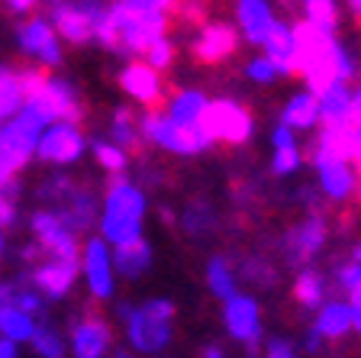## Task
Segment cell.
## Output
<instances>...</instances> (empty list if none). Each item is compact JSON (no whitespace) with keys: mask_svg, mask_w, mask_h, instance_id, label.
<instances>
[{"mask_svg":"<svg viewBox=\"0 0 361 358\" xmlns=\"http://www.w3.org/2000/svg\"><path fill=\"white\" fill-rule=\"evenodd\" d=\"M352 261H358V265H361V242L352 249Z\"/></svg>","mask_w":361,"mask_h":358,"instance_id":"cell-53","label":"cell"},{"mask_svg":"<svg viewBox=\"0 0 361 358\" xmlns=\"http://www.w3.org/2000/svg\"><path fill=\"white\" fill-rule=\"evenodd\" d=\"M293 300L307 310H316V306L326 300V278L313 268H303L293 281Z\"/></svg>","mask_w":361,"mask_h":358,"instance_id":"cell-29","label":"cell"},{"mask_svg":"<svg viewBox=\"0 0 361 358\" xmlns=\"http://www.w3.org/2000/svg\"><path fill=\"white\" fill-rule=\"evenodd\" d=\"M139 129H142V139L155 142L161 149L174 152V155H200L203 149H210L213 139L203 126H184V123H174L171 117H165L161 110H149L139 119Z\"/></svg>","mask_w":361,"mask_h":358,"instance_id":"cell-4","label":"cell"},{"mask_svg":"<svg viewBox=\"0 0 361 358\" xmlns=\"http://www.w3.org/2000/svg\"><path fill=\"white\" fill-rule=\"evenodd\" d=\"M271 145H274V149H284V145H297V142H293V129H287L284 123H278V126L271 129Z\"/></svg>","mask_w":361,"mask_h":358,"instance_id":"cell-44","label":"cell"},{"mask_svg":"<svg viewBox=\"0 0 361 358\" xmlns=\"http://www.w3.org/2000/svg\"><path fill=\"white\" fill-rule=\"evenodd\" d=\"M316 100H319V123L326 129H345L352 126L355 117V90L348 84L336 81L326 84L323 90H316Z\"/></svg>","mask_w":361,"mask_h":358,"instance_id":"cell-16","label":"cell"},{"mask_svg":"<svg viewBox=\"0 0 361 358\" xmlns=\"http://www.w3.org/2000/svg\"><path fill=\"white\" fill-rule=\"evenodd\" d=\"M242 275L252 284H258V287H271V284L278 281V271L271 268L268 258H245L242 261Z\"/></svg>","mask_w":361,"mask_h":358,"instance_id":"cell-37","label":"cell"},{"mask_svg":"<svg viewBox=\"0 0 361 358\" xmlns=\"http://www.w3.org/2000/svg\"><path fill=\"white\" fill-rule=\"evenodd\" d=\"M313 165H316V178H319V191H323L329 201L342 203L355 194V187H358V174H355L352 162H348L342 152H336L329 142L319 136L313 145Z\"/></svg>","mask_w":361,"mask_h":358,"instance_id":"cell-5","label":"cell"},{"mask_svg":"<svg viewBox=\"0 0 361 358\" xmlns=\"http://www.w3.org/2000/svg\"><path fill=\"white\" fill-rule=\"evenodd\" d=\"M104 4L100 0H55L52 4V20H55V30L68 39V42H87L94 39V30H97V20L104 16Z\"/></svg>","mask_w":361,"mask_h":358,"instance_id":"cell-9","label":"cell"},{"mask_svg":"<svg viewBox=\"0 0 361 358\" xmlns=\"http://www.w3.org/2000/svg\"><path fill=\"white\" fill-rule=\"evenodd\" d=\"M245 78L248 81H255V84H274L278 78H284V71H281L268 55H262V59H252L245 65Z\"/></svg>","mask_w":361,"mask_h":358,"instance_id":"cell-38","label":"cell"},{"mask_svg":"<svg viewBox=\"0 0 361 358\" xmlns=\"http://www.w3.org/2000/svg\"><path fill=\"white\" fill-rule=\"evenodd\" d=\"M200 358H226V349L216 345V342H210V345H203L200 349Z\"/></svg>","mask_w":361,"mask_h":358,"instance_id":"cell-47","label":"cell"},{"mask_svg":"<svg viewBox=\"0 0 361 358\" xmlns=\"http://www.w3.org/2000/svg\"><path fill=\"white\" fill-rule=\"evenodd\" d=\"M323 345H326V339L319 336L316 329H310V333H307V339H303V349H307L310 355H319V352H323Z\"/></svg>","mask_w":361,"mask_h":358,"instance_id":"cell-45","label":"cell"},{"mask_svg":"<svg viewBox=\"0 0 361 358\" xmlns=\"http://www.w3.org/2000/svg\"><path fill=\"white\" fill-rule=\"evenodd\" d=\"M352 329L361 333V310H352Z\"/></svg>","mask_w":361,"mask_h":358,"instance_id":"cell-52","label":"cell"},{"mask_svg":"<svg viewBox=\"0 0 361 358\" xmlns=\"http://www.w3.org/2000/svg\"><path fill=\"white\" fill-rule=\"evenodd\" d=\"M26 107H32L45 123H75L78 126V119L84 117V104L78 97V90L59 78H49L36 94H30Z\"/></svg>","mask_w":361,"mask_h":358,"instance_id":"cell-7","label":"cell"},{"mask_svg":"<svg viewBox=\"0 0 361 358\" xmlns=\"http://www.w3.org/2000/svg\"><path fill=\"white\" fill-rule=\"evenodd\" d=\"M120 316L126 323V336L145 355H155L168 345L171 339V320H174V304L171 300H149L142 306L120 304Z\"/></svg>","mask_w":361,"mask_h":358,"instance_id":"cell-3","label":"cell"},{"mask_svg":"<svg viewBox=\"0 0 361 358\" xmlns=\"http://www.w3.org/2000/svg\"><path fill=\"white\" fill-rule=\"evenodd\" d=\"M165 7H158L152 0H116L97 20L94 39L116 55H145V49L165 36Z\"/></svg>","mask_w":361,"mask_h":358,"instance_id":"cell-1","label":"cell"},{"mask_svg":"<svg viewBox=\"0 0 361 358\" xmlns=\"http://www.w3.org/2000/svg\"><path fill=\"white\" fill-rule=\"evenodd\" d=\"M264 358H297V352H293V345L284 342V339H271Z\"/></svg>","mask_w":361,"mask_h":358,"instance_id":"cell-43","label":"cell"},{"mask_svg":"<svg viewBox=\"0 0 361 358\" xmlns=\"http://www.w3.org/2000/svg\"><path fill=\"white\" fill-rule=\"evenodd\" d=\"M348 306H352V310H361V281L348 291Z\"/></svg>","mask_w":361,"mask_h":358,"instance_id":"cell-49","label":"cell"},{"mask_svg":"<svg viewBox=\"0 0 361 358\" xmlns=\"http://www.w3.org/2000/svg\"><path fill=\"white\" fill-rule=\"evenodd\" d=\"M39 158L42 162H55V165H68L81 158L84 152V133L75 126V123H55L45 136H39L36 145Z\"/></svg>","mask_w":361,"mask_h":358,"instance_id":"cell-15","label":"cell"},{"mask_svg":"<svg viewBox=\"0 0 361 358\" xmlns=\"http://www.w3.org/2000/svg\"><path fill=\"white\" fill-rule=\"evenodd\" d=\"M16 181H10V184H4L0 187V229H10L13 226V220H16Z\"/></svg>","mask_w":361,"mask_h":358,"instance_id":"cell-41","label":"cell"},{"mask_svg":"<svg viewBox=\"0 0 361 358\" xmlns=\"http://www.w3.org/2000/svg\"><path fill=\"white\" fill-rule=\"evenodd\" d=\"M281 123H284L287 129H313L316 123H319V100H316L313 90H303V94H293L290 104L284 107V113H281Z\"/></svg>","mask_w":361,"mask_h":358,"instance_id":"cell-26","label":"cell"},{"mask_svg":"<svg viewBox=\"0 0 361 358\" xmlns=\"http://www.w3.org/2000/svg\"><path fill=\"white\" fill-rule=\"evenodd\" d=\"M235 45H239V30L216 20V23H203L194 45H190V52H194V59L200 65H219V61H226L235 52Z\"/></svg>","mask_w":361,"mask_h":358,"instance_id":"cell-13","label":"cell"},{"mask_svg":"<svg viewBox=\"0 0 361 358\" xmlns=\"http://www.w3.org/2000/svg\"><path fill=\"white\" fill-rule=\"evenodd\" d=\"M235 30L242 32V39L252 45H262L264 36H268L271 23H274V13H271L268 0H235Z\"/></svg>","mask_w":361,"mask_h":358,"instance_id":"cell-18","label":"cell"},{"mask_svg":"<svg viewBox=\"0 0 361 358\" xmlns=\"http://www.w3.org/2000/svg\"><path fill=\"white\" fill-rule=\"evenodd\" d=\"M94 158L100 162V168H106L110 174H123L126 172V165H129V155L120 149V145H113V142H104V139H97L94 145Z\"/></svg>","mask_w":361,"mask_h":358,"instance_id":"cell-35","label":"cell"},{"mask_svg":"<svg viewBox=\"0 0 361 358\" xmlns=\"http://www.w3.org/2000/svg\"><path fill=\"white\" fill-rule=\"evenodd\" d=\"M207 287H210V294L219 300H229L235 294V271L223 255H213V258L207 261Z\"/></svg>","mask_w":361,"mask_h":358,"instance_id":"cell-31","label":"cell"},{"mask_svg":"<svg viewBox=\"0 0 361 358\" xmlns=\"http://www.w3.org/2000/svg\"><path fill=\"white\" fill-rule=\"evenodd\" d=\"M300 10H303V23H307V26L336 36V30H338V4L336 0H303Z\"/></svg>","mask_w":361,"mask_h":358,"instance_id":"cell-30","label":"cell"},{"mask_svg":"<svg viewBox=\"0 0 361 358\" xmlns=\"http://www.w3.org/2000/svg\"><path fill=\"white\" fill-rule=\"evenodd\" d=\"M116 358H129V355H123V352H120V355H116Z\"/></svg>","mask_w":361,"mask_h":358,"instance_id":"cell-56","label":"cell"},{"mask_svg":"<svg viewBox=\"0 0 361 358\" xmlns=\"http://www.w3.org/2000/svg\"><path fill=\"white\" fill-rule=\"evenodd\" d=\"M326 236H329V226L319 213H310L303 223H297L290 232L284 236V255L290 265H307L319 255V249L326 246Z\"/></svg>","mask_w":361,"mask_h":358,"instance_id":"cell-11","label":"cell"},{"mask_svg":"<svg viewBox=\"0 0 361 358\" xmlns=\"http://www.w3.org/2000/svg\"><path fill=\"white\" fill-rule=\"evenodd\" d=\"M23 100H26V94H23V88H20L16 71L0 68V126H4V119H10L13 113H20Z\"/></svg>","mask_w":361,"mask_h":358,"instance_id":"cell-32","label":"cell"},{"mask_svg":"<svg viewBox=\"0 0 361 358\" xmlns=\"http://www.w3.org/2000/svg\"><path fill=\"white\" fill-rule=\"evenodd\" d=\"M316 333L323 339H342L352 329V306L348 300H323L316 306Z\"/></svg>","mask_w":361,"mask_h":358,"instance_id":"cell-23","label":"cell"},{"mask_svg":"<svg viewBox=\"0 0 361 358\" xmlns=\"http://www.w3.org/2000/svg\"><path fill=\"white\" fill-rule=\"evenodd\" d=\"M223 323L226 333L239 342L252 345L262 339V314H258V304L245 294H233L229 300H223Z\"/></svg>","mask_w":361,"mask_h":358,"instance_id":"cell-14","label":"cell"},{"mask_svg":"<svg viewBox=\"0 0 361 358\" xmlns=\"http://www.w3.org/2000/svg\"><path fill=\"white\" fill-rule=\"evenodd\" d=\"M0 358H16L13 342H10V339H0Z\"/></svg>","mask_w":361,"mask_h":358,"instance_id":"cell-50","label":"cell"},{"mask_svg":"<svg viewBox=\"0 0 361 358\" xmlns=\"http://www.w3.org/2000/svg\"><path fill=\"white\" fill-rule=\"evenodd\" d=\"M84 275H87L90 294L97 300L113 297V258L104 239H90L84 249Z\"/></svg>","mask_w":361,"mask_h":358,"instance_id":"cell-17","label":"cell"},{"mask_svg":"<svg viewBox=\"0 0 361 358\" xmlns=\"http://www.w3.org/2000/svg\"><path fill=\"white\" fill-rule=\"evenodd\" d=\"M113 336L110 326H106L100 316H87L75 326V336H71V352L75 358H104V352L110 349Z\"/></svg>","mask_w":361,"mask_h":358,"instance_id":"cell-20","label":"cell"},{"mask_svg":"<svg viewBox=\"0 0 361 358\" xmlns=\"http://www.w3.org/2000/svg\"><path fill=\"white\" fill-rule=\"evenodd\" d=\"M20 45H23V52L42 59L45 65H59L61 61V49H59V39H55V30L45 20L23 23L20 26Z\"/></svg>","mask_w":361,"mask_h":358,"instance_id":"cell-19","label":"cell"},{"mask_svg":"<svg viewBox=\"0 0 361 358\" xmlns=\"http://www.w3.org/2000/svg\"><path fill=\"white\" fill-rule=\"evenodd\" d=\"M142 217H145V197L142 191L133 184L129 178L116 174L106 191V207L100 217V232L106 242L123 246L129 239L142 236Z\"/></svg>","mask_w":361,"mask_h":358,"instance_id":"cell-2","label":"cell"},{"mask_svg":"<svg viewBox=\"0 0 361 358\" xmlns=\"http://www.w3.org/2000/svg\"><path fill=\"white\" fill-rule=\"evenodd\" d=\"M297 168H300V149H297V145L274 149V155H271V172L278 174V178H284V174H293Z\"/></svg>","mask_w":361,"mask_h":358,"instance_id":"cell-39","label":"cell"},{"mask_svg":"<svg viewBox=\"0 0 361 358\" xmlns=\"http://www.w3.org/2000/svg\"><path fill=\"white\" fill-rule=\"evenodd\" d=\"M13 174H16V168H13V165H10L4 155H0V187L10 184V181H13Z\"/></svg>","mask_w":361,"mask_h":358,"instance_id":"cell-46","label":"cell"},{"mask_svg":"<svg viewBox=\"0 0 361 358\" xmlns=\"http://www.w3.org/2000/svg\"><path fill=\"white\" fill-rule=\"evenodd\" d=\"M10 10H16V13H26V10L36 7V0H7Z\"/></svg>","mask_w":361,"mask_h":358,"instance_id":"cell-48","label":"cell"},{"mask_svg":"<svg viewBox=\"0 0 361 358\" xmlns=\"http://www.w3.org/2000/svg\"><path fill=\"white\" fill-rule=\"evenodd\" d=\"M152 4H158V7H168V4H174V0H152Z\"/></svg>","mask_w":361,"mask_h":358,"instance_id":"cell-54","label":"cell"},{"mask_svg":"<svg viewBox=\"0 0 361 358\" xmlns=\"http://www.w3.org/2000/svg\"><path fill=\"white\" fill-rule=\"evenodd\" d=\"M75 278H78V261H68V258H52L32 271V284L45 297H65L71 291Z\"/></svg>","mask_w":361,"mask_h":358,"instance_id":"cell-21","label":"cell"},{"mask_svg":"<svg viewBox=\"0 0 361 358\" xmlns=\"http://www.w3.org/2000/svg\"><path fill=\"white\" fill-rule=\"evenodd\" d=\"M332 278H336V284L342 287V291H352L355 284L361 281V265L358 261H345V265H338Z\"/></svg>","mask_w":361,"mask_h":358,"instance_id":"cell-42","label":"cell"},{"mask_svg":"<svg viewBox=\"0 0 361 358\" xmlns=\"http://www.w3.org/2000/svg\"><path fill=\"white\" fill-rule=\"evenodd\" d=\"M207 104H210V100L203 97L200 90H178V94L168 100V117H171L174 123H184V126H200Z\"/></svg>","mask_w":361,"mask_h":358,"instance_id":"cell-28","label":"cell"},{"mask_svg":"<svg viewBox=\"0 0 361 358\" xmlns=\"http://www.w3.org/2000/svg\"><path fill=\"white\" fill-rule=\"evenodd\" d=\"M0 252H4V239H0Z\"/></svg>","mask_w":361,"mask_h":358,"instance_id":"cell-55","label":"cell"},{"mask_svg":"<svg viewBox=\"0 0 361 358\" xmlns=\"http://www.w3.org/2000/svg\"><path fill=\"white\" fill-rule=\"evenodd\" d=\"M145 59H149V65L155 68V71H165V68H171V61H174V45L161 36L158 42H152L149 49H145Z\"/></svg>","mask_w":361,"mask_h":358,"instance_id":"cell-40","label":"cell"},{"mask_svg":"<svg viewBox=\"0 0 361 358\" xmlns=\"http://www.w3.org/2000/svg\"><path fill=\"white\" fill-rule=\"evenodd\" d=\"M55 213H59L61 223H65L71 232H84V229H90V226H94L97 203H94L90 191H81V187H78V191L68 197L65 203H59V210H55Z\"/></svg>","mask_w":361,"mask_h":358,"instance_id":"cell-24","label":"cell"},{"mask_svg":"<svg viewBox=\"0 0 361 358\" xmlns=\"http://www.w3.org/2000/svg\"><path fill=\"white\" fill-rule=\"evenodd\" d=\"M264 55H268L274 65L284 71V75H293V59H297V36H293V26L284 20L271 23L268 36H264Z\"/></svg>","mask_w":361,"mask_h":358,"instance_id":"cell-22","label":"cell"},{"mask_svg":"<svg viewBox=\"0 0 361 358\" xmlns=\"http://www.w3.org/2000/svg\"><path fill=\"white\" fill-rule=\"evenodd\" d=\"M348 10H352V16L361 23V0H348Z\"/></svg>","mask_w":361,"mask_h":358,"instance_id":"cell-51","label":"cell"},{"mask_svg":"<svg viewBox=\"0 0 361 358\" xmlns=\"http://www.w3.org/2000/svg\"><path fill=\"white\" fill-rule=\"evenodd\" d=\"M30 223H32V232H36V242L42 246V252L49 255V258L78 261L75 232L61 223L59 213H52V210H36Z\"/></svg>","mask_w":361,"mask_h":358,"instance_id":"cell-10","label":"cell"},{"mask_svg":"<svg viewBox=\"0 0 361 358\" xmlns=\"http://www.w3.org/2000/svg\"><path fill=\"white\" fill-rule=\"evenodd\" d=\"M110 142L113 145H120L123 152H142V129H139V119L133 117V110L129 107H120V110L113 113L110 119Z\"/></svg>","mask_w":361,"mask_h":358,"instance_id":"cell-27","label":"cell"},{"mask_svg":"<svg viewBox=\"0 0 361 358\" xmlns=\"http://www.w3.org/2000/svg\"><path fill=\"white\" fill-rule=\"evenodd\" d=\"M110 258H113V271H120L123 278H139L152 265V246L142 236L129 239V242L116 246V252H113Z\"/></svg>","mask_w":361,"mask_h":358,"instance_id":"cell-25","label":"cell"},{"mask_svg":"<svg viewBox=\"0 0 361 358\" xmlns=\"http://www.w3.org/2000/svg\"><path fill=\"white\" fill-rule=\"evenodd\" d=\"M42 126H45V119L39 117L32 107H23L10 123L0 126V155L7 158L16 172L30 162L32 149L39 145V129Z\"/></svg>","mask_w":361,"mask_h":358,"instance_id":"cell-8","label":"cell"},{"mask_svg":"<svg viewBox=\"0 0 361 358\" xmlns=\"http://www.w3.org/2000/svg\"><path fill=\"white\" fill-rule=\"evenodd\" d=\"M180 226H184L188 236H203V232H210L213 226H216V213H213L210 203L194 201L190 207H184V213H180Z\"/></svg>","mask_w":361,"mask_h":358,"instance_id":"cell-33","label":"cell"},{"mask_svg":"<svg viewBox=\"0 0 361 358\" xmlns=\"http://www.w3.org/2000/svg\"><path fill=\"white\" fill-rule=\"evenodd\" d=\"M200 126L210 133L213 142H223V145H242L252 136V113L245 110L235 100H210L207 110H203Z\"/></svg>","mask_w":361,"mask_h":358,"instance_id":"cell-6","label":"cell"},{"mask_svg":"<svg viewBox=\"0 0 361 358\" xmlns=\"http://www.w3.org/2000/svg\"><path fill=\"white\" fill-rule=\"evenodd\" d=\"M32 349L39 352L42 358H61L65 355V345H61V336L55 333L52 326H36L32 329Z\"/></svg>","mask_w":361,"mask_h":358,"instance_id":"cell-36","label":"cell"},{"mask_svg":"<svg viewBox=\"0 0 361 358\" xmlns=\"http://www.w3.org/2000/svg\"><path fill=\"white\" fill-rule=\"evenodd\" d=\"M32 316H26L23 310L16 306H7V310H0V333L10 339V342H23V339H32Z\"/></svg>","mask_w":361,"mask_h":358,"instance_id":"cell-34","label":"cell"},{"mask_svg":"<svg viewBox=\"0 0 361 358\" xmlns=\"http://www.w3.org/2000/svg\"><path fill=\"white\" fill-rule=\"evenodd\" d=\"M120 88L126 90L133 100L145 104L149 110H161L165 100V84H161V71L149 65V61H133L120 71Z\"/></svg>","mask_w":361,"mask_h":358,"instance_id":"cell-12","label":"cell"}]
</instances>
